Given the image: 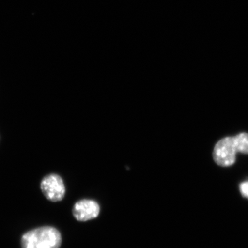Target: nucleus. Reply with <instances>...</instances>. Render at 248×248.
I'll list each match as a JSON object with an SVG mask.
<instances>
[{"mask_svg": "<svg viewBox=\"0 0 248 248\" xmlns=\"http://www.w3.org/2000/svg\"><path fill=\"white\" fill-rule=\"evenodd\" d=\"M41 190L47 200L53 202L63 200L66 193V187L63 179L56 174L46 176L41 182Z\"/></svg>", "mask_w": 248, "mask_h": 248, "instance_id": "3", "label": "nucleus"}, {"mask_svg": "<svg viewBox=\"0 0 248 248\" xmlns=\"http://www.w3.org/2000/svg\"><path fill=\"white\" fill-rule=\"evenodd\" d=\"M62 236L60 232L53 227L36 228L23 235L22 248H60Z\"/></svg>", "mask_w": 248, "mask_h": 248, "instance_id": "2", "label": "nucleus"}, {"mask_svg": "<svg viewBox=\"0 0 248 248\" xmlns=\"http://www.w3.org/2000/svg\"><path fill=\"white\" fill-rule=\"evenodd\" d=\"M237 153L248 155V134L240 133L235 137H228L217 142L213 151V158L218 166H232L236 161Z\"/></svg>", "mask_w": 248, "mask_h": 248, "instance_id": "1", "label": "nucleus"}, {"mask_svg": "<svg viewBox=\"0 0 248 248\" xmlns=\"http://www.w3.org/2000/svg\"><path fill=\"white\" fill-rule=\"evenodd\" d=\"M239 188L241 195L244 196V197H246V198L248 199V182L241 184Z\"/></svg>", "mask_w": 248, "mask_h": 248, "instance_id": "5", "label": "nucleus"}, {"mask_svg": "<svg viewBox=\"0 0 248 248\" xmlns=\"http://www.w3.org/2000/svg\"><path fill=\"white\" fill-rule=\"evenodd\" d=\"M100 207L95 201L82 200L77 202L73 209V216L79 221H87L99 216Z\"/></svg>", "mask_w": 248, "mask_h": 248, "instance_id": "4", "label": "nucleus"}]
</instances>
